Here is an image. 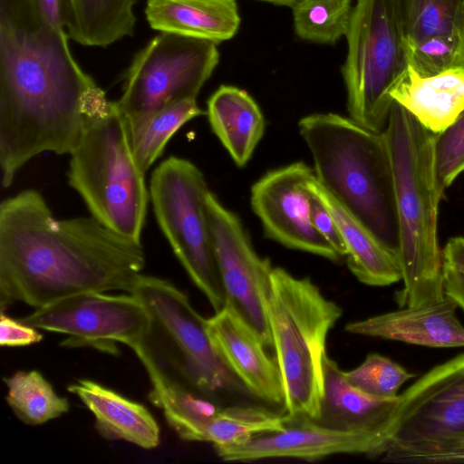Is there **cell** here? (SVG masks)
<instances>
[{"label":"cell","mask_w":464,"mask_h":464,"mask_svg":"<svg viewBox=\"0 0 464 464\" xmlns=\"http://www.w3.org/2000/svg\"><path fill=\"white\" fill-rule=\"evenodd\" d=\"M69 38L33 0H0L3 188L41 153L70 154L82 135V98L96 82L75 61Z\"/></svg>","instance_id":"1"},{"label":"cell","mask_w":464,"mask_h":464,"mask_svg":"<svg viewBox=\"0 0 464 464\" xmlns=\"http://www.w3.org/2000/svg\"><path fill=\"white\" fill-rule=\"evenodd\" d=\"M140 240L93 217L57 218L25 189L0 205V305L39 308L85 292L130 293L145 266Z\"/></svg>","instance_id":"2"},{"label":"cell","mask_w":464,"mask_h":464,"mask_svg":"<svg viewBox=\"0 0 464 464\" xmlns=\"http://www.w3.org/2000/svg\"><path fill=\"white\" fill-rule=\"evenodd\" d=\"M298 128L317 181L399 257L395 182L384 131L333 112L304 116Z\"/></svg>","instance_id":"3"},{"label":"cell","mask_w":464,"mask_h":464,"mask_svg":"<svg viewBox=\"0 0 464 464\" xmlns=\"http://www.w3.org/2000/svg\"><path fill=\"white\" fill-rule=\"evenodd\" d=\"M384 134L394 175L403 282L394 299L400 308L440 301L445 295L437 236L441 198L433 170L435 133L394 102Z\"/></svg>","instance_id":"4"},{"label":"cell","mask_w":464,"mask_h":464,"mask_svg":"<svg viewBox=\"0 0 464 464\" xmlns=\"http://www.w3.org/2000/svg\"><path fill=\"white\" fill-rule=\"evenodd\" d=\"M149 322L132 349L151 383L179 388L218 403L225 395L249 392L215 347L207 319L170 281L141 274L131 292Z\"/></svg>","instance_id":"5"},{"label":"cell","mask_w":464,"mask_h":464,"mask_svg":"<svg viewBox=\"0 0 464 464\" xmlns=\"http://www.w3.org/2000/svg\"><path fill=\"white\" fill-rule=\"evenodd\" d=\"M82 112V132L69 154L68 183L92 217L124 237L140 240L150 192L125 120L117 102L97 84L85 92Z\"/></svg>","instance_id":"6"},{"label":"cell","mask_w":464,"mask_h":464,"mask_svg":"<svg viewBox=\"0 0 464 464\" xmlns=\"http://www.w3.org/2000/svg\"><path fill=\"white\" fill-rule=\"evenodd\" d=\"M266 314L283 385L285 415L317 420L324 395L326 339L343 310L310 278L274 267Z\"/></svg>","instance_id":"7"},{"label":"cell","mask_w":464,"mask_h":464,"mask_svg":"<svg viewBox=\"0 0 464 464\" xmlns=\"http://www.w3.org/2000/svg\"><path fill=\"white\" fill-rule=\"evenodd\" d=\"M342 68L349 117L377 132L386 129L391 91L409 66L403 0H353Z\"/></svg>","instance_id":"8"},{"label":"cell","mask_w":464,"mask_h":464,"mask_svg":"<svg viewBox=\"0 0 464 464\" xmlns=\"http://www.w3.org/2000/svg\"><path fill=\"white\" fill-rule=\"evenodd\" d=\"M391 463H464V353L440 363L399 394Z\"/></svg>","instance_id":"9"},{"label":"cell","mask_w":464,"mask_h":464,"mask_svg":"<svg viewBox=\"0 0 464 464\" xmlns=\"http://www.w3.org/2000/svg\"><path fill=\"white\" fill-rule=\"evenodd\" d=\"M209 189L190 160L170 156L158 165L149 192L157 223L186 273L215 312L226 304L207 209Z\"/></svg>","instance_id":"10"},{"label":"cell","mask_w":464,"mask_h":464,"mask_svg":"<svg viewBox=\"0 0 464 464\" xmlns=\"http://www.w3.org/2000/svg\"><path fill=\"white\" fill-rule=\"evenodd\" d=\"M219 62L217 44L169 33H159L133 56L121 76L117 105L130 140L167 104L197 99Z\"/></svg>","instance_id":"11"},{"label":"cell","mask_w":464,"mask_h":464,"mask_svg":"<svg viewBox=\"0 0 464 464\" xmlns=\"http://www.w3.org/2000/svg\"><path fill=\"white\" fill-rule=\"evenodd\" d=\"M20 320L37 329L68 335L64 346H91L115 353L117 343L130 349L139 343L149 316L132 294L85 292L35 308Z\"/></svg>","instance_id":"12"},{"label":"cell","mask_w":464,"mask_h":464,"mask_svg":"<svg viewBox=\"0 0 464 464\" xmlns=\"http://www.w3.org/2000/svg\"><path fill=\"white\" fill-rule=\"evenodd\" d=\"M207 209L216 261L229 304L272 348L266 299L273 266L260 256L237 214L210 190Z\"/></svg>","instance_id":"13"},{"label":"cell","mask_w":464,"mask_h":464,"mask_svg":"<svg viewBox=\"0 0 464 464\" xmlns=\"http://www.w3.org/2000/svg\"><path fill=\"white\" fill-rule=\"evenodd\" d=\"M314 169L303 161L266 172L251 188L250 203L265 236L291 249L332 261L341 256L319 235L312 221Z\"/></svg>","instance_id":"14"},{"label":"cell","mask_w":464,"mask_h":464,"mask_svg":"<svg viewBox=\"0 0 464 464\" xmlns=\"http://www.w3.org/2000/svg\"><path fill=\"white\" fill-rule=\"evenodd\" d=\"M286 417V416H285ZM391 437L324 427L308 419H288L283 430L258 434L245 443L215 448L225 461L248 462L275 458L317 460L335 454L382 457Z\"/></svg>","instance_id":"15"},{"label":"cell","mask_w":464,"mask_h":464,"mask_svg":"<svg viewBox=\"0 0 464 464\" xmlns=\"http://www.w3.org/2000/svg\"><path fill=\"white\" fill-rule=\"evenodd\" d=\"M409 65L420 76L464 68V0H403Z\"/></svg>","instance_id":"16"},{"label":"cell","mask_w":464,"mask_h":464,"mask_svg":"<svg viewBox=\"0 0 464 464\" xmlns=\"http://www.w3.org/2000/svg\"><path fill=\"white\" fill-rule=\"evenodd\" d=\"M207 322L215 347L249 394L270 405H283L277 363L257 333L227 304Z\"/></svg>","instance_id":"17"},{"label":"cell","mask_w":464,"mask_h":464,"mask_svg":"<svg viewBox=\"0 0 464 464\" xmlns=\"http://www.w3.org/2000/svg\"><path fill=\"white\" fill-rule=\"evenodd\" d=\"M458 305L449 297L417 306L402 307L348 323L352 334L392 340L431 348L464 346V326Z\"/></svg>","instance_id":"18"},{"label":"cell","mask_w":464,"mask_h":464,"mask_svg":"<svg viewBox=\"0 0 464 464\" xmlns=\"http://www.w3.org/2000/svg\"><path fill=\"white\" fill-rule=\"evenodd\" d=\"M324 395L316 423L324 427L390 436L399 405V395L383 399L351 385L338 363L326 354L324 362Z\"/></svg>","instance_id":"19"},{"label":"cell","mask_w":464,"mask_h":464,"mask_svg":"<svg viewBox=\"0 0 464 464\" xmlns=\"http://www.w3.org/2000/svg\"><path fill=\"white\" fill-rule=\"evenodd\" d=\"M67 390L92 413L94 427L102 438L125 440L146 450L160 444L159 424L142 404L87 379L78 380Z\"/></svg>","instance_id":"20"},{"label":"cell","mask_w":464,"mask_h":464,"mask_svg":"<svg viewBox=\"0 0 464 464\" xmlns=\"http://www.w3.org/2000/svg\"><path fill=\"white\" fill-rule=\"evenodd\" d=\"M308 188L325 205L334 217L345 246L349 270L361 283L387 286L402 280L399 257L385 247L315 179Z\"/></svg>","instance_id":"21"},{"label":"cell","mask_w":464,"mask_h":464,"mask_svg":"<svg viewBox=\"0 0 464 464\" xmlns=\"http://www.w3.org/2000/svg\"><path fill=\"white\" fill-rule=\"evenodd\" d=\"M391 97L426 129L439 133L464 111V68L420 76L409 65Z\"/></svg>","instance_id":"22"},{"label":"cell","mask_w":464,"mask_h":464,"mask_svg":"<svg viewBox=\"0 0 464 464\" xmlns=\"http://www.w3.org/2000/svg\"><path fill=\"white\" fill-rule=\"evenodd\" d=\"M144 14L159 33L215 44L231 39L241 22L236 0H147Z\"/></svg>","instance_id":"23"},{"label":"cell","mask_w":464,"mask_h":464,"mask_svg":"<svg viewBox=\"0 0 464 464\" xmlns=\"http://www.w3.org/2000/svg\"><path fill=\"white\" fill-rule=\"evenodd\" d=\"M206 114L213 132L235 164L244 167L266 128L258 104L245 90L221 85L208 100Z\"/></svg>","instance_id":"24"},{"label":"cell","mask_w":464,"mask_h":464,"mask_svg":"<svg viewBox=\"0 0 464 464\" xmlns=\"http://www.w3.org/2000/svg\"><path fill=\"white\" fill-rule=\"evenodd\" d=\"M139 0H68L66 31L75 43L107 47L134 33Z\"/></svg>","instance_id":"25"},{"label":"cell","mask_w":464,"mask_h":464,"mask_svg":"<svg viewBox=\"0 0 464 464\" xmlns=\"http://www.w3.org/2000/svg\"><path fill=\"white\" fill-rule=\"evenodd\" d=\"M7 388L6 402L24 424L36 426L68 412L70 403L36 370L19 371L4 378Z\"/></svg>","instance_id":"26"},{"label":"cell","mask_w":464,"mask_h":464,"mask_svg":"<svg viewBox=\"0 0 464 464\" xmlns=\"http://www.w3.org/2000/svg\"><path fill=\"white\" fill-rule=\"evenodd\" d=\"M285 415L252 405L219 407L208 421L201 441L214 448L235 446L267 432L283 430Z\"/></svg>","instance_id":"27"},{"label":"cell","mask_w":464,"mask_h":464,"mask_svg":"<svg viewBox=\"0 0 464 464\" xmlns=\"http://www.w3.org/2000/svg\"><path fill=\"white\" fill-rule=\"evenodd\" d=\"M149 398L161 409L179 437L188 441H201L208 421L220 407L209 400L161 383H151Z\"/></svg>","instance_id":"28"},{"label":"cell","mask_w":464,"mask_h":464,"mask_svg":"<svg viewBox=\"0 0 464 464\" xmlns=\"http://www.w3.org/2000/svg\"><path fill=\"white\" fill-rule=\"evenodd\" d=\"M206 114L197 99L179 100L156 111L130 141L134 157L143 172L161 156L169 139L185 123Z\"/></svg>","instance_id":"29"},{"label":"cell","mask_w":464,"mask_h":464,"mask_svg":"<svg viewBox=\"0 0 464 464\" xmlns=\"http://www.w3.org/2000/svg\"><path fill=\"white\" fill-rule=\"evenodd\" d=\"M353 0H299L293 7L296 35L305 41L334 44L345 36Z\"/></svg>","instance_id":"30"},{"label":"cell","mask_w":464,"mask_h":464,"mask_svg":"<svg viewBox=\"0 0 464 464\" xmlns=\"http://www.w3.org/2000/svg\"><path fill=\"white\" fill-rule=\"evenodd\" d=\"M346 381L360 391L379 398L397 397L401 387L415 377L401 365L380 353H369L356 368L343 371Z\"/></svg>","instance_id":"31"},{"label":"cell","mask_w":464,"mask_h":464,"mask_svg":"<svg viewBox=\"0 0 464 464\" xmlns=\"http://www.w3.org/2000/svg\"><path fill=\"white\" fill-rule=\"evenodd\" d=\"M433 170L436 189L441 198L464 171V111L450 126L434 134Z\"/></svg>","instance_id":"32"},{"label":"cell","mask_w":464,"mask_h":464,"mask_svg":"<svg viewBox=\"0 0 464 464\" xmlns=\"http://www.w3.org/2000/svg\"><path fill=\"white\" fill-rule=\"evenodd\" d=\"M441 274L446 297L464 311V237H452L441 250Z\"/></svg>","instance_id":"33"},{"label":"cell","mask_w":464,"mask_h":464,"mask_svg":"<svg viewBox=\"0 0 464 464\" xmlns=\"http://www.w3.org/2000/svg\"><path fill=\"white\" fill-rule=\"evenodd\" d=\"M44 335L37 328L16 320L5 312L0 315V345L2 347H19L40 343Z\"/></svg>","instance_id":"34"},{"label":"cell","mask_w":464,"mask_h":464,"mask_svg":"<svg viewBox=\"0 0 464 464\" xmlns=\"http://www.w3.org/2000/svg\"><path fill=\"white\" fill-rule=\"evenodd\" d=\"M311 191V190H310ZM312 221L319 235L341 256H345V246L338 226L325 205L313 193Z\"/></svg>","instance_id":"35"},{"label":"cell","mask_w":464,"mask_h":464,"mask_svg":"<svg viewBox=\"0 0 464 464\" xmlns=\"http://www.w3.org/2000/svg\"><path fill=\"white\" fill-rule=\"evenodd\" d=\"M42 16L58 30H66L68 0H33Z\"/></svg>","instance_id":"36"},{"label":"cell","mask_w":464,"mask_h":464,"mask_svg":"<svg viewBox=\"0 0 464 464\" xmlns=\"http://www.w3.org/2000/svg\"><path fill=\"white\" fill-rule=\"evenodd\" d=\"M264 2H268L277 5L293 7L299 0H259Z\"/></svg>","instance_id":"37"}]
</instances>
